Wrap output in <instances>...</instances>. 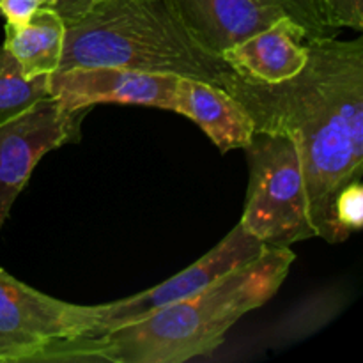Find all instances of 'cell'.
I'll list each match as a JSON object with an SVG mask.
<instances>
[{
	"instance_id": "cell-18",
	"label": "cell",
	"mask_w": 363,
	"mask_h": 363,
	"mask_svg": "<svg viewBox=\"0 0 363 363\" xmlns=\"http://www.w3.org/2000/svg\"><path fill=\"white\" fill-rule=\"evenodd\" d=\"M94 2H98V0H57L53 9L64 18V21H67L87 11Z\"/></svg>"
},
{
	"instance_id": "cell-15",
	"label": "cell",
	"mask_w": 363,
	"mask_h": 363,
	"mask_svg": "<svg viewBox=\"0 0 363 363\" xmlns=\"http://www.w3.org/2000/svg\"><path fill=\"white\" fill-rule=\"evenodd\" d=\"M326 28H363V0H314Z\"/></svg>"
},
{
	"instance_id": "cell-5",
	"label": "cell",
	"mask_w": 363,
	"mask_h": 363,
	"mask_svg": "<svg viewBox=\"0 0 363 363\" xmlns=\"http://www.w3.org/2000/svg\"><path fill=\"white\" fill-rule=\"evenodd\" d=\"M101 305L57 300L0 266V363L41 362L53 346L98 330Z\"/></svg>"
},
{
	"instance_id": "cell-1",
	"label": "cell",
	"mask_w": 363,
	"mask_h": 363,
	"mask_svg": "<svg viewBox=\"0 0 363 363\" xmlns=\"http://www.w3.org/2000/svg\"><path fill=\"white\" fill-rule=\"evenodd\" d=\"M225 91L247 108L255 131L298 142L312 223L332 243L337 195L363 170V39H308L307 64L296 77L269 85L234 73Z\"/></svg>"
},
{
	"instance_id": "cell-10",
	"label": "cell",
	"mask_w": 363,
	"mask_h": 363,
	"mask_svg": "<svg viewBox=\"0 0 363 363\" xmlns=\"http://www.w3.org/2000/svg\"><path fill=\"white\" fill-rule=\"evenodd\" d=\"M308 30L294 18L282 16L255 32L222 59L240 78L254 84H280L296 77L308 59Z\"/></svg>"
},
{
	"instance_id": "cell-14",
	"label": "cell",
	"mask_w": 363,
	"mask_h": 363,
	"mask_svg": "<svg viewBox=\"0 0 363 363\" xmlns=\"http://www.w3.org/2000/svg\"><path fill=\"white\" fill-rule=\"evenodd\" d=\"M363 223V186L362 179L351 181L339 191L333 204L332 243L347 240L362 229Z\"/></svg>"
},
{
	"instance_id": "cell-3",
	"label": "cell",
	"mask_w": 363,
	"mask_h": 363,
	"mask_svg": "<svg viewBox=\"0 0 363 363\" xmlns=\"http://www.w3.org/2000/svg\"><path fill=\"white\" fill-rule=\"evenodd\" d=\"M82 66L176 74L223 89L234 77L222 57L188 34L167 0H98L67 20L59 69Z\"/></svg>"
},
{
	"instance_id": "cell-11",
	"label": "cell",
	"mask_w": 363,
	"mask_h": 363,
	"mask_svg": "<svg viewBox=\"0 0 363 363\" xmlns=\"http://www.w3.org/2000/svg\"><path fill=\"white\" fill-rule=\"evenodd\" d=\"M174 112L194 121L222 152L245 149L255 133L250 113L220 85L179 77Z\"/></svg>"
},
{
	"instance_id": "cell-4",
	"label": "cell",
	"mask_w": 363,
	"mask_h": 363,
	"mask_svg": "<svg viewBox=\"0 0 363 363\" xmlns=\"http://www.w3.org/2000/svg\"><path fill=\"white\" fill-rule=\"evenodd\" d=\"M245 152L248 191L241 225L275 247L318 238L298 142L289 135L255 131Z\"/></svg>"
},
{
	"instance_id": "cell-12",
	"label": "cell",
	"mask_w": 363,
	"mask_h": 363,
	"mask_svg": "<svg viewBox=\"0 0 363 363\" xmlns=\"http://www.w3.org/2000/svg\"><path fill=\"white\" fill-rule=\"evenodd\" d=\"M66 21L53 7H41L25 23L7 25L4 48L27 78L50 77L60 66Z\"/></svg>"
},
{
	"instance_id": "cell-8",
	"label": "cell",
	"mask_w": 363,
	"mask_h": 363,
	"mask_svg": "<svg viewBox=\"0 0 363 363\" xmlns=\"http://www.w3.org/2000/svg\"><path fill=\"white\" fill-rule=\"evenodd\" d=\"M179 77L116 66L59 69L48 77L50 96L67 112L89 110L98 103L152 106L174 112Z\"/></svg>"
},
{
	"instance_id": "cell-2",
	"label": "cell",
	"mask_w": 363,
	"mask_h": 363,
	"mask_svg": "<svg viewBox=\"0 0 363 363\" xmlns=\"http://www.w3.org/2000/svg\"><path fill=\"white\" fill-rule=\"evenodd\" d=\"M294 259L289 247L268 245L208 289L130 325L57 344L41 362L183 363L213 353L245 314L275 296Z\"/></svg>"
},
{
	"instance_id": "cell-7",
	"label": "cell",
	"mask_w": 363,
	"mask_h": 363,
	"mask_svg": "<svg viewBox=\"0 0 363 363\" xmlns=\"http://www.w3.org/2000/svg\"><path fill=\"white\" fill-rule=\"evenodd\" d=\"M266 247L268 245L262 243L241 223H238L215 248H211L197 262L184 268L177 275L130 298L101 305V321H99L98 330L89 335H99L117 326L130 325L160 308L186 300L208 289L209 286L218 282L234 269L254 261L264 252Z\"/></svg>"
},
{
	"instance_id": "cell-16",
	"label": "cell",
	"mask_w": 363,
	"mask_h": 363,
	"mask_svg": "<svg viewBox=\"0 0 363 363\" xmlns=\"http://www.w3.org/2000/svg\"><path fill=\"white\" fill-rule=\"evenodd\" d=\"M269 2L282 7V9L286 11L287 16L294 18L298 23L303 25L308 30L311 39L326 35V30H328V28L323 25L321 18H319L318 14V9H315L314 0H269Z\"/></svg>"
},
{
	"instance_id": "cell-13",
	"label": "cell",
	"mask_w": 363,
	"mask_h": 363,
	"mask_svg": "<svg viewBox=\"0 0 363 363\" xmlns=\"http://www.w3.org/2000/svg\"><path fill=\"white\" fill-rule=\"evenodd\" d=\"M50 96L48 77L27 78L4 46H0V124Z\"/></svg>"
},
{
	"instance_id": "cell-9",
	"label": "cell",
	"mask_w": 363,
	"mask_h": 363,
	"mask_svg": "<svg viewBox=\"0 0 363 363\" xmlns=\"http://www.w3.org/2000/svg\"><path fill=\"white\" fill-rule=\"evenodd\" d=\"M167 4L188 34L215 55L287 16L269 0H167Z\"/></svg>"
},
{
	"instance_id": "cell-17",
	"label": "cell",
	"mask_w": 363,
	"mask_h": 363,
	"mask_svg": "<svg viewBox=\"0 0 363 363\" xmlns=\"http://www.w3.org/2000/svg\"><path fill=\"white\" fill-rule=\"evenodd\" d=\"M57 0H0V14L7 25H21L41 7H53Z\"/></svg>"
},
{
	"instance_id": "cell-6",
	"label": "cell",
	"mask_w": 363,
	"mask_h": 363,
	"mask_svg": "<svg viewBox=\"0 0 363 363\" xmlns=\"http://www.w3.org/2000/svg\"><path fill=\"white\" fill-rule=\"evenodd\" d=\"M85 112H67L46 96L0 124V229L43 156L80 138Z\"/></svg>"
}]
</instances>
